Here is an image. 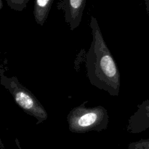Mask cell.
I'll return each instance as SVG.
<instances>
[{
    "label": "cell",
    "instance_id": "obj_6",
    "mask_svg": "<svg viewBox=\"0 0 149 149\" xmlns=\"http://www.w3.org/2000/svg\"><path fill=\"white\" fill-rule=\"evenodd\" d=\"M55 0H34L33 17L39 26L45 25Z\"/></svg>",
    "mask_w": 149,
    "mask_h": 149
},
{
    "label": "cell",
    "instance_id": "obj_11",
    "mask_svg": "<svg viewBox=\"0 0 149 149\" xmlns=\"http://www.w3.org/2000/svg\"><path fill=\"white\" fill-rule=\"evenodd\" d=\"M3 7V3H2V0H0V10Z\"/></svg>",
    "mask_w": 149,
    "mask_h": 149
},
{
    "label": "cell",
    "instance_id": "obj_4",
    "mask_svg": "<svg viewBox=\"0 0 149 149\" xmlns=\"http://www.w3.org/2000/svg\"><path fill=\"white\" fill-rule=\"evenodd\" d=\"M86 2L87 0H60L58 2L57 7L63 12L65 21L71 31L81 24Z\"/></svg>",
    "mask_w": 149,
    "mask_h": 149
},
{
    "label": "cell",
    "instance_id": "obj_10",
    "mask_svg": "<svg viewBox=\"0 0 149 149\" xmlns=\"http://www.w3.org/2000/svg\"><path fill=\"white\" fill-rule=\"evenodd\" d=\"M3 71H4V68H3L2 64H1V62H0V74H1Z\"/></svg>",
    "mask_w": 149,
    "mask_h": 149
},
{
    "label": "cell",
    "instance_id": "obj_3",
    "mask_svg": "<svg viewBox=\"0 0 149 149\" xmlns=\"http://www.w3.org/2000/svg\"><path fill=\"white\" fill-rule=\"evenodd\" d=\"M3 71L0 74V84L7 89L13 96L16 104L26 113L36 120L40 125L48 119V113L36 96L19 81L15 76L7 77Z\"/></svg>",
    "mask_w": 149,
    "mask_h": 149
},
{
    "label": "cell",
    "instance_id": "obj_1",
    "mask_svg": "<svg viewBox=\"0 0 149 149\" xmlns=\"http://www.w3.org/2000/svg\"><path fill=\"white\" fill-rule=\"evenodd\" d=\"M90 26L92 42L85 58L87 78L93 86L116 97L121 89L120 71L94 16L90 19Z\"/></svg>",
    "mask_w": 149,
    "mask_h": 149
},
{
    "label": "cell",
    "instance_id": "obj_9",
    "mask_svg": "<svg viewBox=\"0 0 149 149\" xmlns=\"http://www.w3.org/2000/svg\"><path fill=\"white\" fill-rule=\"evenodd\" d=\"M0 148H1V149H6L5 147H4V144H3L2 141H1V138H0Z\"/></svg>",
    "mask_w": 149,
    "mask_h": 149
},
{
    "label": "cell",
    "instance_id": "obj_8",
    "mask_svg": "<svg viewBox=\"0 0 149 149\" xmlns=\"http://www.w3.org/2000/svg\"><path fill=\"white\" fill-rule=\"evenodd\" d=\"M127 149H149V138L141 139L135 142L130 143Z\"/></svg>",
    "mask_w": 149,
    "mask_h": 149
},
{
    "label": "cell",
    "instance_id": "obj_5",
    "mask_svg": "<svg viewBox=\"0 0 149 149\" xmlns=\"http://www.w3.org/2000/svg\"><path fill=\"white\" fill-rule=\"evenodd\" d=\"M149 129V98L138 105L137 110L130 117L127 130L130 133L138 134Z\"/></svg>",
    "mask_w": 149,
    "mask_h": 149
},
{
    "label": "cell",
    "instance_id": "obj_2",
    "mask_svg": "<svg viewBox=\"0 0 149 149\" xmlns=\"http://www.w3.org/2000/svg\"><path fill=\"white\" fill-rule=\"evenodd\" d=\"M87 103L84 101L74 107L67 116L68 130L72 133L101 132L109 127V116L106 108L102 106L87 107Z\"/></svg>",
    "mask_w": 149,
    "mask_h": 149
},
{
    "label": "cell",
    "instance_id": "obj_7",
    "mask_svg": "<svg viewBox=\"0 0 149 149\" xmlns=\"http://www.w3.org/2000/svg\"><path fill=\"white\" fill-rule=\"evenodd\" d=\"M10 9L15 11L21 12L27 7L29 0H5Z\"/></svg>",
    "mask_w": 149,
    "mask_h": 149
}]
</instances>
